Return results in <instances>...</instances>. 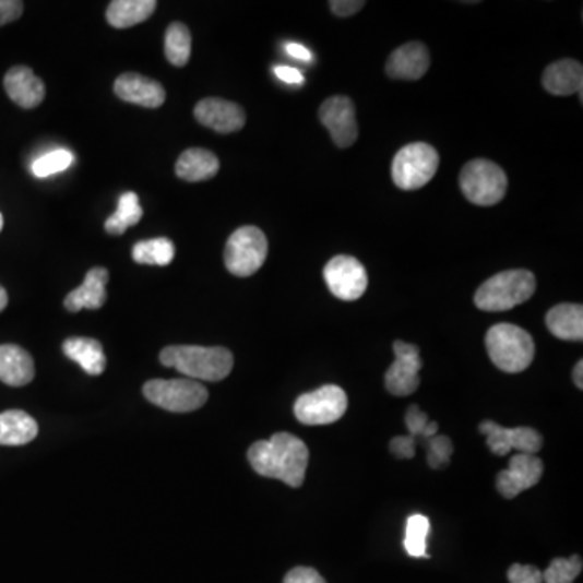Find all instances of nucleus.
<instances>
[{
    "instance_id": "nucleus-1",
    "label": "nucleus",
    "mask_w": 583,
    "mask_h": 583,
    "mask_svg": "<svg viewBox=\"0 0 583 583\" xmlns=\"http://www.w3.org/2000/svg\"><path fill=\"white\" fill-rule=\"evenodd\" d=\"M307 444L290 433H276L267 441H258L248 449V461L261 477L284 481L291 488H300L307 474Z\"/></svg>"
},
{
    "instance_id": "nucleus-2",
    "label": "nucleus",
    "mask_w": 583,
    "mask_h": 583,
    "mask_svg": "<svg viewBox=\"0 0 583 583\" xmlns=\"http://www.w3.org/2000/svg\"><path fill=\"white\" fill-rule=\"evenodd\" d=\"M159 358L164 367L176 368L193 381H223L234 368L233 352L224 347L170 345Z\"/></svg>"
},
{
    "instance_id": "nucleus-3",
    "label": "nucleus",
    "mask_w": 583,
    "mask_h": 583,
    "mask_svg": "<svg viewBox=\"0 0 583 583\" xmlns=\"http://www.w3.org/2000/svg\"><path fill=\"white\" fill-rule=\"evenodd\" d=\"M485 344L492 364L504 373H521L535 358L534 337L515 324H496L486 333Z\"/></svg>"
},
{
    "instance_id": "nucleus-4",
    "label": "nucleus",
    "mask_w": 583,
    "mask_h": 583,
    "mask_svg": "<svg viewBox=\"0 0 583 583\" xmlns=\"http://www.w3.org/2000/svg\"><path fill=\"white\" fill-rule=\"evenodd\" d=\"M535 290V274L531 271H504L481 284L475 294V305L484 311H508L525 304Z\"/></svg>"
},
{
    "instance_id": "nucleus-5",
    "label": "nucleus",
    "mask_w": 583,
    "mask_h": 583,
    "mask_svg": "<svg viewBox=\"0 0 583 583\" xmlns=\"http://www.w3.org/2000/svg\"><path fill=\"white\" fill-rule=\"evenodd\" d=\"M459 183L465 198L478 206L498 204L508 192V176L498 164L488 159L465 164Z\"/></svg>"
},
{
    "instance_id": "nucleus-6",
    "label": "nucleus",
    "mask_w": 583,
    "mask_h": 583,
    "mask_svg": "<svg viewBox=\"0 0 583 583\" xmlns=\"http://www.w3.org/2000/svg\"><path fill=\"white\" fill-rule=\"evenodd\" d=\"M438 151L428 143H411L392 160V180L401 190H418L437 176Z\"/></svg>"
},
{
    "instance_id": "nucleus-7",
    "label": "nucleus",
    "mask_w": 583,
    "mask_h": 583,
    "mask_svg": "<svg viewBox=\"0 0 583 583\" xmlns=\"http://www.w3.org/2000/svg\"><path fill=\"white\" fill-rule=\"evenodd\" d=\"M267 258V239L263 230L243 226L229 237L224 250L227 271L237 277H250L260 271Z\"/></svg>"
},
{
    "instance_id": "nucleus-8",
    "label": "nucleus",
    "mask_w": 583,
    "mask_h": 583,
    "mask_svg": "<svg viewBox=\"0 0 583 583\" xmlns=\"http://www.w3.org/2000/svg\"><path fill=\"white\" fill-rule=\"evenodd\" d=\"M143 394L151 404L177 414L198 411L207 401V389L189 378L147 381L143 386Z\"/></svg>"
},
{
    "instance_id": "nucleus-9",
    "label": "nucleus",
    "mask_w": 583,
    "mask_h": 583,
    "mask_svg": "<svg viewBox=\"0 0 583 583\" xmlns=\"http://www.w3.org/2000/svg\"><path fill=\"white\" fill-rule=\"evenodd\" d=\"M345 412H347V394L344 389L334 384L301 394L294 405L297 420L310 427L334 424L344 417Z\"/></svg>"
},
{
    "instance_id": "nucleus-10",
    "label": "nucleus",
    "mask_w": 583,
    "mask_h": 583,
    "mask_svg": "<svg viewBox=\"0 0 583 583\" xmlns=\"http://www.w3.org/2000/svg\"><path fill=\"white\" fill-rule=\"evenodd\" d=\"M392 348H394L395 360L386 371L384 383L392 395L405 397V395L414 394L420 386V370L424 361H421L417 345L395 341Z\"/></svg>"
},
{
    "instance_id": "nucleus-11",
    "label": "nucleus",
    "mask_w": 583,
    "mask_h": 583,
    "mask_svg": "<svg viewBox=\"0 0 583 583\" xmlns=\"http://www.w3.org/2000/svg\"><path fill=\"white\" fill-rule=\"evenodd\" d=\"M324 281L331 294L345 301L358 300L368 287V274L364 264L347 254L334 257L324 266Z\"/></svg>"
},
{
    "instance_id": "nucleus-12",
    "label": "nucleus",
    "mask_w": 583,
    "mask_h": 583,
    "mask_svg": "<svg viewBox=\"0 0 583 583\" xmlns=\"http://www.w3.org/2000/svg\"><path fill=\"white\" fill-rule=\"evenodd\" d=\"M480 433L486 437V444L492 454L508 455L512 449L519 454H534L542 449L543 438L534 428H504L491 420L481 421Z\"/></svg>"
},
{
    "instance_id": "nucleus-13",
    "label": "nucleus",
    "mask_w": 583,
    "mask_h": 583,
    "mask_svg": "<svg viewBox=\"0 0 583 583\" xmlns=\"http://www.w3.org/2000/svg\"><path fill=\"white\" fill-rule=\"evenodd\" d=\"M320 120L336 146L348 147L358 139L357 117L350 97L333 96L320 107Z\"/></svg>"
},
{
    "instance_id": "nucleus-14",
    "label": "nucleus",
    "mask_w": 583,
    "mask_h": 583,
    "mask_svg": "<svg viewBox=\"0 0 583 583\" xmlns=\"http://www.w3.org/2000/svg\"><path fill=\"white\" fill-rule=\"evenodd\" d=\"M543 471L545 467H543L542 459L534 454H515L509 461V467L499 472L496 486L505 499H514L521 492L538 485Z\"/></svg>"
},
{
    "instance_id": "nucleus-15",
    "label": "nucleus",
    "mask_w": 583,
    "mask_h": 583,
    "mask_svg": "<svg viewBox=\"0 0 583 583\" xmlns=\"http://www.w3.org/2000/svg\"><path fill=\"white\" fill-rule=\"evenodd\" d=\"M194 119L201 126L226 135V133L242 130L247 117L239 104L221 99V97H206L194 107Z\"/></svg>"
},
{
    "instance_id": "nucleus-16",
    "label": "nucleus",
    "mask_w": 583,
    "mask_h": 583,
    "mask_svg": "<svg viewBox=\"0 0 583 583\" xmlns=\"http://www.w3.org/2000/svg\"><path fill=\"white\" fill-rule=\"evenodd\" d=\"M114 92L126 103L136 104V106L146 107V109H157L166 100V92L159 82L135 72L120 75L116 80Z\"/></svg>"
},
{
    "instance_id": "nucleus-17",
    "label": "nucleus",
    "mask_w": 583,
    "mask_h": 583,
    "mask_svg": "<svg viewBox=\"0 0 583 583\" xmlns=\"http://www.w3.org/2000/svg\"><path fill=\"white\" fill-rule=\"evenodd\" d=\"M430 69V52L424 43L412 41L389 56L386 72L394 80H420Z\"/></svg>"
},
{
    "instance_id": "nucleus-18",
    "label": "nucleus",
    "mask_w": 583,
    "mask_h": 583,
    "mask_svg": "<svg viewBox=\"0 0 583 583\" xmlns=\"http://www.w3.org/2000/svg\"><path fill=\"white\" fill-rule=\"evenodd\" d=\"M3 88L10 99L23 109H35L45 100L46 86L29 67H13L3 79Z\"/></svg>"
},
{
    "instance_id": "nucleus-19",
    "label": "nucleus",
    "mask_w": 583,
    "mask_h": 583,
    "mask_svg": "<svg viewBox=\"0 0 583 583\" xmlns=\"http://www.w3.org/2000/svg\"><path fill=\"white\" fill-rule=\"evenodd\" d=\"M543 86L555 96L581 95L583 88V67L572 59H562L546 67L543 73Z\"/></svg>"
},
{
    "instance_id": "nucleus-20",
    "label": "nucleus",
    "mask_w": 583,
    "mask_h": 583,
    "mask_svg": "<svg viewBox=\"0 0 583 583\" xmlns=\"http://www.w3.org/2000/svg\"><path fill=\"white\" fill-rule=\"evenodd\" d=\"M107 281H109V271L106 267H93L86 274L85 283L79 289L70 291L66 297L67 310L76 313L83 308L90 310H99L107 300Z\"/></svg>"
},
{
    "instance_id": "nucleus-21",
    "label": "nucleus",
    "mask_w": 583,
    "mask_h": 583,
    "mask_svg": "<svg viewBox=\"0 0 583 583\" xmlns=\"http://www.w3.org/2000/svg\"><path fill=\"white\" fill-rule=\"evenodd\" d=\"M35 378V361L19 345H0V381L9 386H25Z\"/></svg>"
},
{
    "instance_id": "nucleus-22",
    "label": "nucleus",
    "mask_w": 583,
    "mask_h": 583,
    "mask_svg": "<svg viewBox=\"0 0 583 583\" xmlns=\"http://www.w3.org/2000/svg\"><path fill=\"white\" fill-rule=\"evenodd\" d=\"M219 172V159L216 154L203 147H190L180 154L176 164V174L186 182H204Z\"/></svg>"
},
{
    "instance_id": "nucleus-23",
    "label": "nucleus",
    "mask_w": 583,
    "mask_h": 583,
    "mask_svg": "<svg viewBox=\"0 0 583 583\" xmlns=\"http://www.w3.org/2000/svg\"><path fill=\"white\" fill-rule=\"evenodd\" d=\"M546 326L552 336L562 341L582 342L583 308L578 304H561L546 314Z\"/></svg>"
},
{
    "instance_id": "nucleus-24",
    "label": "nucleus",
    "mask_w": 583,
    "mask_h": 583,
    "mask_svg": "<svg viewBox=\"0 0 583 583\" xmlns=\"http://www.w3.org/2000/svg\"><path fill=\"white\" fill-rule=\"evenodd\" d=\"M63 354L79 364L85 373L99 377L106 370V355L99 341L90 337H70L63 342Z\"/></svg>"
},
{
    "instance_id": "nucleus-25",
    "label": "nucleus",
    "mask_w": 583,
    "mask_h": 583,
    "mask_svg": "<svg viewBox=\"0 0 583 583\" xmlns=\"http://www.w3.org/2000/svg\"><path fill=\"white\" fill-rule=\"evenodd\" d=\"M38 437V424L23 411L0 414V445H23Z\"/></svg>"
},
{
    "instance_id": "nucleus-26",
    "label": "nucleus",
    "mask_w": 583,
    "mask_h": 583,
    "mask_svg": "<svg viewBox=\"0 0 583 583\" xmlns=\"http://www.w3.org/2000/svg\"><path fill=\"white\" fill-rule=\"evenodd\" d=\"M156 7V0H114L107 7V22L114 28H130L146 22Z\"/></svg>"
},
{
    "instance_id": "nucleus-27",
    "label": "nucleus",
    "mask_w": 583,
    "mask_h": 583,
    "mask_svg": "<svg viewBox=\"0 0 583 583\" xmlns=\"http://www.w3.org/2000/svg\"><path fill=\"white\" fill-rule=\"evenodd\" d=\"M167 60L172 66L186 67L192 56V35L183 23H170L164 39Z\"/></svg>"
},
{
    "instance_id": "nucleus-28",
    "label": "nucleus",
    "mask_w": 583,
    "mask_h": 583,
    "mask_svg": "<svg viewBox=\"0 0 583 583\" xmlns=\"http://www.w3.org/2000/svg\"><path fill=\"white\" fill-rule=\"evenodd\" d=\"M133 260L139 264H153V266H167L176 257V247L172 240L166 237L159 239L143 240L133 247Z\"/></svg>"
},
{
    "instance_id": "nucleus-29",
    "label": "nucleus",
    "mask_w": 583,
    "mask_h": 583,
    "mask_svg": "<svg viewBox=\"0 0 583 583\" xmlns=\"http://www.w3.org/2000/svg\"><path fill=\"white\" fill-rule=\"evenodd\" d=\"M430 534V521L421 514L412 515L405 528V549L412 558H430L427 555V538Z\"/></svg>"
},
{
    "instance_id": "nucleus-30",
    "label": "nucleus",
    "mask_w": 583,
    "mask_h": 583,
    "mask_svg": "<svg viewBox=\"0 0 583 583\" xmlns=\"http://www.w3.org/2000/svg\"><path fill=\"white\" fill-rule=\"evenodd\" d=\"M583 569L582 558L579 555L569 559L556 558L543 572V583H574Z\"/></svg>"
},
{
    "instance_id": "nucleus-31",
    "label": "nucleus",
    "mask_w": 583,
    "mask_h": 583,
    "mask_svg": "<svg viewBox=\"0 0 583 583\" xmlns=\"http://www.w3.org/2000/svg\"><path fill=\"white\" fill-rule=\"evenodd\" d=\"M73 163V154L69 150H53L45 156L38 157L33 163L32 170L36 177L43 179V177L53 176V174L63 172L69 169Z\"/></svg>"
},
{
    "instance_id": "nucleus-32",
    "label": "nucleus",
    "mask_w": 583,
    "mask_h": 583,
    "mask_svg": "<svg viewBox=\"0 0 583 583\" xmlns=\"http://www.w3.org/2000/svg\"><path fill=\"white\" fill-rule=\"evenodd\" d=\"M405 425H407L408 437H412L417 441L418 438L421 441L425 439L435 437L438 433L437 421H428L427 414L421 412L417 405H411L405 415Z\"/></svg>"
},
{
    "instance_id": "nucleus-33",
    "label": "nucleus",
    "mask_w": 583,
    "mask_h": 583,
    "mask_svg": "<svg viewBox=\"0 0 583 583\" xmlns=\"http://www.w3.org/2000/svg\"><path fill=\"white\" fill-rule=\"evenodd\" d=\"M123 229H129L130 226H135L142 221L143 210L140 206L139 194L133 192L123 193L119 200L116 213L112 214Z\"/></svg>"
},
{
    "instance_id": "nucleus-34",
    "label": "nucleus",
    "mask_w": 583,
    "mask_h": 583,
    "mask_svg": "<svg viewBox=\"0 0 583 583\" xmlns=\"http://www.w3.org/2000/svg\"><path fill=\"white\" fill-rule=\"evenodd\" d=\"M425 444L428 449V465L431 468H437V471L448 467L452 452H454L451 439L435 435V437L425 439Z\"/></svg>"
},
{
    "instance_id": "nucleus-35",
    "label": "nucleus",
    "mask_w": 583,
    "mask_h": 583,
    "mask_svg": "<svg viewBox=\"0 0 583 583\" xmlns=\"http://www.w3.org/2000/svg\"><path fill=\"white\" fill-rule=\"evenodd\" d=\"M511 583H543V572L531 564H512L508 571Z\"/></svg>"
},
{
    "instance_id": "nucleus-36",
    "label": "nucleus",
    "mask_w": 583,
    "mask_h": 583,
    "mask_svg": "<svg viewBox=\"0 0 583 583\" xmlns=\"http://www.w3.org/2000/svg\"><path fill=\"white\" fill-rule=\"evenodd\" d=\"M284 583H326V581L314 569L295 568L286 575Z\"/></svg>"
},
{
    "instance_id": "nucleus-37",
    "label": "nucleus",
    "mask_w": 583,
    "mask_h": 583,
    "mask_svg": "<svg viewBox=\"0 0 583 583\" xmlns=\"http://www.w3.org/2000/svg\"><path fill=\"white\" fill-rule=\"evenodd\" d=\"M22 13L23 2L20 0H0V26L15 22Z\"/></svg>"
},
{
    "instance_id": "nucleus-38",
    "label": "nucleus",
    "mask_w": 583,
    "mask_h": 583,
    "mask_svg": "<svg viewBox=\"0 0 583 583\" xmlns=\"http://www.w3.org/2000/svg\"><path fill=\"white\" fill-rule=\"evenodd\" d=\"M330 7L334 15L347 19V16L360 12L365 7V2L364 0H333V2H330Z\"/></svg>"
},
{
    "instance_id": "nucleus-39",
    "label": "nucleus",
    "mask_w": 583,
    "mask_h": 583,
    "mask_svg": "<svg viewBox=\"0 0 583 583\" xmlns=\"http://www.w3.org/2000/svg\"><path fill=\"white\" fill-rule=\"evenodd\" d=\"M389 448L397 459H412L415 455V439L412 437H397L392 439Z\"/></svg>"
},
{
    "instance_id": "nucleus-40",
    "label": "nucleus",
    "mask_w": 583,
    "mask_h": 583,
    "mask_svg": "<svg viewBox=\"0 0 583 583\" xmlns=\"http://www.w3.org/2000/svg\"><path fill=\"white\" fill-rule=\"evenodd\" d=\"M277 79L283 82L289 83V85H301L305 82V76L301 75L300 70L291 69V67L279 66L274 69Z\"/></svg>"
},
{
    "instance_id": "nucleus-41",
    "label": "nucleus",
    "mask_w": 583,
    "mask_h": 583,
    "mask_svg": "<svg viewBox=\"0 0 583 583\" xmlns=\"http://www.w3.org/2000/svg\"><path fill=\"white\" fill-rule=\"evenodd\" d=\"M287 53L289 56L294 57V59L297 60H304V62H310L311 60V52L305 46L301 45H295V43H290V45H287Z\"/></svg>"
},
{
    "instance_id": "nucleus-42",
    "label": "nucleus",
    "mask_w": 583,
    "mask_h": 583,
    "mask_svg": "<svg viewBox=\"0 0 583 583\" xmlns=\"http://www.w3.org/2000/svg\"><path fill=\"white\" fill-rule=\"evenodd\" d=\"M582 371H583V361H579L578 365H575L574 368V383L575 386L579 389H583V380H582Z\"/></svg>"
},
{
    "instance_id": "nucleus-43",
    "label": "nucleus",
    "mask_w": 583,
    "mask_h": 583,
    "mask_svg": "<svg viewBox=\"0 0 583 583\" xmlns=\"http://www.w3.org/2000/svg\"><path fill=\"white\" fill-rule=\"evenodd\" d=\"M7 304H9V297H7V291L0 286V311L5 310Z\"/></svg>"
},
{
    "instance_id": "nucleus-44",
    "label": "nucleus",
    "mask_w": 583,
    "mask_h": 583,
    "mask_svg": "<svg viewBox=\"0 0 583 583\" xmlns=\"http://www.w3.org/2000/svg\"><path fill=\"white\" fill-rule=\"evenodd\" d=\"M2 227H3V217H2V214H0V233H2Z\"/></svg>"
}]
</instances>
